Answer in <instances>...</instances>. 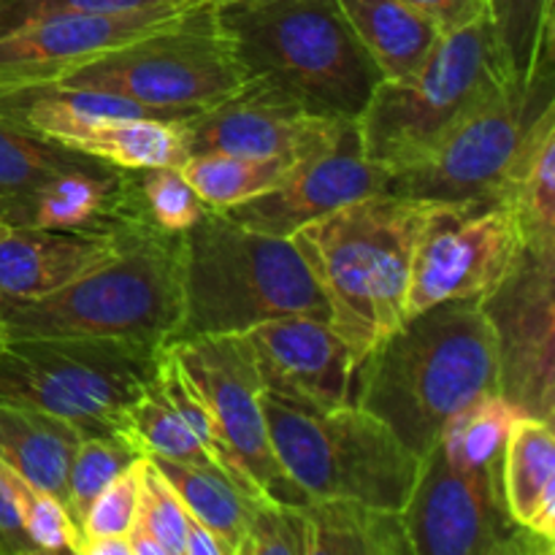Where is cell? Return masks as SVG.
<instances>
[{
    "instance_id": "obj_21",
    "label": "cell",
    "mask_w": 555,
    "mask_h": 555,
    "mask_svg": "<svg viewBox=\"0 0 555 555\" xmlns=\"http://www.w3.org/2000/svg\"><path fill=\"white\" fill-rule=\"evenodd\" d=\"M383 81H410L423 70L442 38L428 16L404 0H339Z\"/></svg>"
},
{
    "instance_id": "obj_36",
    "label": "cell",
    "mask_w": 555,
    "mask_h": 555,
    "mask_svg": "<svg viewBox=\"0 0 555 555\" xmlns=\"http://www.w3.org/2000/svg\"><path fill=\"white\" fill-rule=\"evenodd\" d=\"M22 524L36 553H76L79 555V531L70 524L68 509L52 493L30 486L16 472H11Z\"/></svg>"
},
{
    "instance_id": "obj_14",
    "label": "cell",
    "mask_w": 555,
    "mask_h": 555,
    "mask_svg": "<svg viewBox=\"0 0 555 555\" xmlns=\"http://www.w3.org/2000/svg\"><path fill=\"white\" fill-rule=\"evenodd\" d=\"M496 336L499 393L520 415L555 421V260L524 249L502 285L482 298Z\"/></svg>"
},
{
    "instance_id": "obj_6",
    "label": "cell",
    "mask_w": 555,
    "mask_h": 555,
    "mask_svg": "<svg viewBox=\"0 0 555 555\" xmlns=\"http://www.w3.org/2000/svg\"><path fill=\"white\" fill-rule=\"evenodd\" d=\"M515 76L526 74L509 63L491 14L444 33L415 79L374 87L356 119L369 160L390 177L415 166Z\"/></svg>"
},
{
    "instance_id": "obj_7",
    "label": "cell",
    "mask_w": 555,
    "mask_h": 555,
    "mask_svg": "<svg viewBox=\"0 0 555 555\" xmlns=\"http://www.w3.org/2000/svg\"><path fill=\"white\" fill-rule=\"evenodd\" d=\"M263 412L276 461L309 499L406 507L423 459L372 412L358 404L307 410L271 393H263Z\"/></svg>"
},
{
    "instance_id": "obj_34",
    "label": "cell",
    "mask_w": 555,
    "mask_h": 555,
    "mask_svg": "<svg viewBox=\"0 0 555 555\" xmlns=\"http://www.w3.org/2000/svg\"><path fill=\"white\" fill-rule=\"evenodd\" d=\"M135 204L144 220L157 231L184 233L204 217L206 204L195 195L179 166H157L130 171Z\"/></svg>"
},
{
    "instance_id": "obj_12",
    "label": "cell",
    "mask_w": 555,
    "mask_h": 555,
    "mask_svg": "<svg viewBox=\"0 0 555 555\" xmlns=\"http://www.w3.org/2000/svg\"><path fill=\"white\" fill-rule=\"evenodd\" d=\"M518 217L493 204H431L412 253L406 318L444 301H482L524 255Z\"/></svg>"
},
{
    "instance_id": "obj_23",
    "label": "cell",
    "mask_w": 555,
    "mask_h": 555,
    "mask_svg": "<svg viewBox=\"0 0 555 555\" xmlns=\"http://www.w3.org/2000/svg\"><path fill=\"white\" fill-rule=\"evenodd\" d=\"M502 201L518 217L524 247L542 260H555V101L542 108L520 146Z\"/></svg>"
},
{
    "instance_id": "obj_33",
    "label": "cell",
    "mask_w": 555,
    "mask_h": 555,
    "mask_svg": "<svg viewBox=\"0 0 555 555\" xmlns=\"http://www.w3.org/2000/svg\"><path fill=\"white\" fill-rule=\"evenodd\" d=\"M155 377H157V385H160L163 396L168 399V404H171L173 412H177V415L182 417L190 428H193V434L201 439V444L206 448V453L215 459V464L220 466L222 475H225L228 480L238 488V491L247 493V496H260V493H255L253 488H249V482L244 480L242 472L233 466V461L228 459L225 444H222L220 431H217L215 417H211L204 396H201V390L195 388V383L190 379V374L184 372L182 361H179V356L173 352L171 345L160 347Z\"/></svg>"
},
{
    "instance_id": "obj_27",
    "label": "cell",
    "mask_w": 555,
    "mask_h": 555,
    "mask_svg": "<svg viewBox=\"0 0 555 555\" xmlns=\"http://www.w3.org/2000/svg\"><path fill=\"white\" fill-rule=\"evenodd\" d=\"M152 461L168 480V486L173 488L184 509L195 515L215 534L222 555H238L253 496L238 491L231 480H225V477L211 469H201V466L179 464V461L168 459Z\"/></svg>"
},
{
    "instance_id": "obj_28",
    "label": "cell",
    "mask_w": 555,
    "mask_h": 555,
    "mask_svg": "<svg viewBox=\"0 0 555 555\" xmlns=\"http://www.w3.org/2000/svg\"><path fill=\"white\" fill-rule=\"evenodd\" d=\"M296 163L276 157H244L231 152H195L179 166L190 188L209 209L225 211L269 193Z\"/></svg>"
},
{
    "instance_id": "obj_26",
    "label": "cell",
    "mask_w": 555,
    "mask_h": 555,
    "mask_svg": "<svg viewBox=\"0 0 555 555\" xmlns=\"http://www.w3.org/2000/svg\"><path fill=\"white\" fill-rule=\"evenodd\" d=\"M106 166L98 157L0 119V220H16L27 198L65 171Z\"/></svg>"
},
{
    "instance_id": "obj_38",
    "label": "cell",
    "mask_w": 555,
    "mask_h": 555,
    "mask_svg": "<svg viewBox=\"0 0 555 555\" xmlns=\"http://www.w3.org/2000/svg\"><path fill=\"white\" fill-rule=\"evenodd\" d=\"M491 16L509 63L518 74H526L542 25L553 16V0H491Z\"/></svg>"
},
{
    "instance_id": "obj_24",
    "label": "cell",
    "mask_w": 555,
    "mask_h": 555,
    "mask_svg": "<svg viewBox=\"0 0 555 555\" xmlns=\"http://www.w3.org/2000/svg\"><path fill=\"white\" fill-rule=\"evenodd\" d=\"M309 555H415L404 515L350 499L301 504Z\"/></svg>"
},
{
    "instance_id": "obj_10",
    "label": "cell",
    "mask_w": 555,
    "mask_h": 555,
    "mask_svg": "<svg viewBox=\"0 0 555 555\" xmlns=\"http://www.w3.org/2000/svg\"><path fill=\"white\" fill-rule=\"evenodd\" d=\"M547 103H553V52L537 54L526 76L509 79L421 163L396 171L388 193L450 206L502 201L509 168Z\"/></svg>"
},
{
    "instance_id": "obj_16",
    "label": "cell",
    "mask_w": 555,
    "mask_h": 555,
    "mask_svg": "<svg viewBox=\"0 0 555 555\" xmlns=\"http://www.w3.org/2000/svg\"><path fill=\"white\" fill-rule=\"evenodd\" d=\"M388 182L390 171L369 160L358 122L350 119L325 150L298 160L276 188L225 215L253 231L291 238L298 228L341 206L388 193Z\"/></svg>"
},
{
    "instance_id": "obj_4",
    "label": "cell",
    "mask_w": 555,
    "mask_h": 555,
    "mask_svg": "<svg viewBox=\"0 0 555 555\" xmlns=\"http://www.w3.org/2000/svg\"><path fill=\"white\" fill-rule=\"evenodd\" d=\"M182 325L171 341L247 334L280 318L328 320L323 291L293 238L244 228L209 206L182 233Z\"/></svg>"
},
{
    "instance_id": "obj_15",
    "label": "cell",
    "mask_w": 555,
    "mask_h": 555,
    "mask_svg": "<svg viewBox=\"0 0 555 555\" xmlns=\"http://www.w3.org/2000/svg\"><path fill=\"white\" fill-rule=\"evenodd\" d=\"M350 119L312 112L263 81H244L236 92L188 119L190 155L231 152L298 163L325 150Z\"/></svg>"
},
{
    "instance_id": "obj_37",
    "label": "cell",
    "mask_w": 555,
    "mask_h": 555,
    "mask_svg": "<svg viewBox=\"0 0 555 555\" xmlns=\"http://www.w3.org/2000/svg\"><path fill=\"white\" fill-rule=\"evenodd\" d=\"M139 477L141 455L92 499L79 526V547L81 542L98 540V537H128L135 518V504H139Z\"/></svg>"
},
{
    "instance_id": "obj_43",
    "label": "cell",
    "mask_w": 555,
    "mask_h": 555,
    "mask_svg": "<svg viewBox=\"0 0 555 555\" xmlns=\"http://www.w3.org/2000/svg\"><path fill=\"white\" fill-rule=\"evenodd\" d=\"M5 345H9V336H5L3 325H0V352H3V350H5Z\"/></svg>"
},
{
    "instance_id": "obj_22",
    "label": "cell",
    "mask_w": 555,
    "mask_h": 555,
    "mask_svg": "<svg viewBox=\"0 0 555 555\" xmlns=\"http://www.w3.org/2000/svg\"><path fill=\"white\" fill-rule=\"evenodd\" d=\"M85 434L63 417L0 404V464L65 504L68 469Z\"/></svg>"
},
{
    "instance_id": "obj_44",
    "label": "cell",
    "mask_w": 555,
    "mask_h": 555,
    "mask_svg": "<svg viewBox=\"0 0 555 555\" xmlns=\"http://www.w3.org/2000/svg\"><path fill=\"white\" fill-rule=\"evenodd\" d=\"M3 225H5V222H3V220H0V231H3Z\"/></svg>"
},
{
    "instance_id": "obj_11",
    "label": "cell",
    "mask_w": 555,
    "mask_h": 555,
    "mask_svg": "<svg viewBox=\"0 0 555 555\" xmlns=\"http://www.w3.org/2000/svg\"><path fill=\"white\" fill-rule=\"evenodd\" d=\"M415 555H551L555 545L518 526L502 491V459L455 469L434 444L401 509Z\"/></svg>"
},
{
    "instance_id": "obj_29",
    "label": "cell",
    "mask_w": 555,
    "mask_h": 555,
    "mask_svg": "<svg viewBox=\"0 0 555 555\" xmlns=\"http://www.w3.org/2000/svg\"><path fill=\"white\" fill-rule=\"evenodd\" d=\"M119 434H125L141 455L179 461V464L201 466V469H211L222 475L220 466L215 464V459L206 453L201 439L193 434V428L168 404L160 385H157V377L125 410L122 421H119Z\"/></svg>"
},
{
    "instance_id": "obj_8",
    "label": "cell",
    "mask_w": 555,
    "mask_h": 555,
    "mask_svg": "<svg viewBox=\"0 0 555 555\" xmlns=\"http://www.w3.org/2000/svg\"><path fill=\"white\" fill-rule=\"evenodd\" d=\"M157 345L95 336H27L0 352V404L63 417L81 434L119 431L155 379Z\"/></svg>"
},
{
    "instance_id": "obj_2",
    "label": "cell",
    "mask_w": 555,
    "mask_h": 555,
    "mask_svg": "<svg viewBox=\"0 0 555 555\" xmlns=\"http://www.w3.org/2000/svg\"><path fill=\"white\" fill-rule=\"evenodd\" d=\"M423 201L369 195L293 233L328 304V325L358 363L406 320L412 253L428 215Z\"/></svg>"
},
{
    "instance_id": "obj_40",
    "label": "cell",
    "mask_w": 555,
    "mask_h": 555,
    "mask_svg": "<svg viewBox=\"0 0 555 555\" xmlns=\"http://www.w3.org/2000/svg\"><path fill=\"white\" fill-rule=\"evenodd\" d=\"M30 537H27L25 524H22L20 502H16L14 482H11V469L0 464V555H33Z\"/></svg>"
},
{
    "instance_id": "obj_42",
    "label": "cell",
    "mask_w": 555,
    "mask_h": 555,
    "mask_svg": "<svg viewBox=\"0 0 555 555\" xmlns=\"http://www.w3.org/2000/svg\"><path fill=\"white\" fill-rule=\"evenodd\" d=\"M79 555H130L128 537H98L81 542Z\"/></svg>"
},
{
    "instance_id": "obj_32",
    "label": "cell",
    "mask_w": 555,
    "mask_h": 555,
    "mask_svg": "<svg viewBox=\"0 0 555 555\" xmlns=\"http://www.w3.org/2000/svg\"><path fill=\"white\" fill-rule=\"evenodd\" d=\"M139 455L141 453L135 450V444L119 431L87 434V437H81L74 461H70L68 486H65V509H68V518L76 526V531H79L92 499L119 472L128 469Z\"/></svg>"
},
{
    "instance_id": "obj_35",
    "label": "cell",
    "mask_w": 555,
    "mask_h": 555,
    "mask_svg": "<svg viewBox=\"0 0 555 555\" xmlns=\"http://www.w3.org/2000/svg\"><path fill=\"white\" fill-rule=\"evenodd\" d=\"M238 555H309L301 504L293 507L269 496H253Z\"/></svg>"
},
{
    "instance_id": "obj_1",
    "label": "cell",
    "mask_w": 555,
    "mask_h": 555,
    "mask_svg": "<svg viewBox=\"0 0 555 555\" xmlns=\"http://www.w3.org/2000/svg\"><path fill=\"white\" fill-rule=\"evenodd\" d=\"M482 393H499L496 336L480 301L459 298L406 318L361 361L358 406L417 459L444 423Z\"/></svg>"
},
{
    "instance_id": "obj_17",
    "label": "cell",
    "mask_w": 555,
    "mask_h": 555,
    "mask_svg": "<svg viewBox=\"0 0 555 555\" xmlns=\"http://www.w3.org/2000/svg\"><path fill=\"white\" fill-rule=\"evenodd\" d=\"M266 393L307 410L358 404V372L341 336L318 318H280L249 328Z\"/></svg>"
},
{
    "instance_id": "obj_9",
    "label": "cell",
    "mask_w": 555,
    "mask_h": 555,
    "mask_svg": "<svg viewBox=\"0 0 555 555\" xmlns=\"http://www.w3.org/2000/svg\"><path fill=\"white\" fill-rule=\"evenodd\" d=\"M54 85L114 92L152 108L198 114L236 92L244 76L217 22L215 0H195L166 25L65 70Z\"/></svg>"
},
{
    "instance_id": "obj_3",
    "label": "cell",
    "mask_w": 555,
    "mask_h": 555,
    "mask_svg": "<svg viewBox=\"0 0 555 555\" xmlns=\"http://www.w3.org/2000/svg\"><path fill=\"white\" fill-rule=\"evenodd\" d=\"M244 81H263L325 117L358 119L383 81L339 0H215Z\"/></svg>"
},
{
    "instance_id": "obj_39",
    "label": "cell",
    "mask_w": 555,
    "mask_h": 555,
    "mask_svg": "<svg viewBox=\"0 0 555 555\" xmlns=\"http://www.w3.org/2000/svg\"><path fill=\"white\" fill-rule=\"evenodd\" d=\"M177 3H193V0H0V33L43 20V16L119 14V11H141Z\"/></svg>"
},
{
    "instance_id": "obj_30",
    "label": "cell",
    "mask_w": 555,
    "mask_h": 555,
    "mask_svg": "<svg viewBox=\"0 0 555 555\" xmlns=\"http://www.w3.org/2000/svg\"><path fill=\"white\" fill-rule=\"evenodd\" d=\"M518 415L502 393H482L444 423L434 444L455 469L488 466L502 459L504 439Z\"/></svg>"
},
{
    "instance_id": "obj_41",
    "label": "cell",
    "mask_w": 555,
    "mask_h": 555,
    "mask_svg": "<svg viewBox=\"0 0 555 555\" xmlns=\"http://www.w3.org/2000/svg\"><path fill=\"white\" fill-rule=\"evenodd\" d=\"M404 3L428 16L442 36L491 14V0H404Z\"/></svg>"
},
{
    "instance_id": "obj_20",
    "label": "cell",
    "mask_w": 555,
    "mask_h": 555,
    "mask_svg": "<svg viewBox=\"0 0 555 555\" xmlns=\"http://www.w3.org/2000/svg\"><path fill=\"white\" fill-rule=\"evenodd\" d=\"M502 491L515 524L555 545L553 423L515 417L502 448Z\"/></svg>"
},
{
    "instance_id": "obj_25",
    "label": "cell",
    "mask_w": 555,
    "mask_h": 555,
    "mask_svg": "<svg viewBox=\"0 0 555 555\" xmlns=\"http://www.w3.org/2000/svg\"><path fill=\"white\" fill-rule=\"evenodd\" d=\"M190 119V117H188ZM188 119L166 117H112L90 125L70 150L98 157L108 166L139 171V168L182 166L190 157Z\"/></svg>"
},
{
    "instance_id": "obj_31",
    "label": "cell",
    "mask_w": 555,
    "mask_h": 555,
    "mask_svg": "<svg viewBox=\"0 0 555 555\" xmlns=\"http://www.w3.org/2000/svg\"><path fill=\"white\" fill-rule=\"evenodd\" d=\"M184 507L150 455H141L139 504L128 531L130 555H184Z\"/></svg>"
},
{
    "instance_id": "obj_19",
    "label": "cell",
    "mask_w": 555,
    "mask_h": 555,
    "mask_svg": "<svg viewBox=\"0 0 555 555\" xmlns=\"http://www.w3.org/2000/svg\"><path fill=\"white\" fill-rule=\"evenodd\" d=\"M146 228L152 225L135 228L130 233H79L3 225L0 231V304L33 301V298L60 291L114 258L128 238Z\"/></svg>"
},
{
    "instance_id": "obj_18",
    "label": "cell",
    "mask_w": 555,
    "mask_h": 555,
    "mask_svg": "<svg viewBox=\"0 0 555 555\" xmlns=\"http://www.w3.org/2000/svg\"><path fill=\"white\" fill-rule=\"evenodd\" d=\"M188 5H155L119 14L43 16L0 33V87L60 79L65 70L166 25Z\"/></svg>"
},
{
    "instance_id": "obj_5",
    "label": "cell",
    "mask_w": 555,
    "mask_h": 555,
    "mask_svg": "<svg viewBox=\"0 0 555 555\" xmlns=\"http://www.w3.org/2000/svg\"><path fill=\"white\" fill-rule=\"evenodd\" d=\"M182 233H135L114 258L33 301L0 304L9 339L95 336L168 345L182 325Z\"/></svg>"
},
{
    "instance_id": "obj_13",
    "label": "cell",
    "mask_w": 555,
    "mask_h": 555,
    "mask_svg": "<svg viewBox=\"0 0 555 555\" xmlns=\"http://www.w3.org/2000/svg\"><path fill=\"white\" fill-rule=\"evenodd\" d=\"M184 372L204 396L217 423L228 459L255 493L280 504H307L301 486L282 469L271 448L263 412V379L244 334L195 336L171 341Z\"/></svg>"
}]
</instances>
